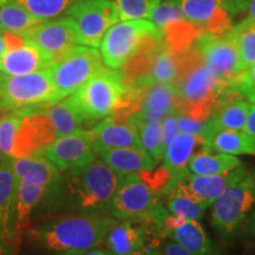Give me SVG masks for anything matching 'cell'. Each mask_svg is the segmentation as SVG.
I'll return each instance as SVG.
<instances>
[{
	"instance_id": "obj_7",
	"label": "cell",
	"mask_w": 255,
	"mask_h": 255,
	"mask_svg": "<svg viewBox=\"0 0 255 255\" xmlns=\"http://www.w3.org/2000/svg\"><path fill=\"white\" fill-rule=\"evenodd\" d=\"M122 180L103 159H94L70 170L69 187L83 208H95L111 202Z\"/></svg>"
},
{
	"instance_id": "obj_36",
	"label": "cell",
	"mask_w": 255,
	"mask_h": 255,
	"mask_svg": "<svg viewBox=\"0 0 255 255\" xmlns=\"http://www.w3.org/2000/svg\"><path fill=\"white\" fill-rule=\"evenodd\" d=\"M182 18H186V15L181 8L180 0H161L152 11L149 21H151L161 31L170 21Z\"/></svg>"
},
{
	"instance_id": "obj_21",
	"label": "cell",
	"mask_w": 255,
	"mask_h": 255,
	"mask_svg": "<svg viewBox=\"0 0 255 255\" xmlns=\"http://www.w3.org/2000/svg\"><path fill=\"white\" fill-rule=\"evenodd\" d=\"M15 178L11 158L0 155V240L6 245L14 241L11 231L12 212L15 199Z\"/></svg>"
},
{
	"instance_id": "obj_34",
	"label": "cell",
	"mask_w": 255,
	"mask_h": 255,
	"mask_svg": "<svg viewBox=\"0 0 255 255\" xmlns=\"http://www.w3.org/2000/svg\"><path fill=\"white\" fill-rule=\"evenodd\" d=\"M26 113L27 110L11 111L0 121V155L2 157L11 158L15 136Z\"/></svg>"
},
{
	"instance_id": "obj_29",
	"label": "cell",
	"mask_w": 255,
	"mask_h": 255,
	"mask_svg": "<svg viewBox=\"0 0 255 255\" xmlns=\"http://www.w3.org/2000/svg\"><path fill=\"white\" fill-rule=\"evenodd\" d=\"M41 23L13 0H0V32L25 34Z\"/></svg>"
},
{
	"instance_id": "obj_3",
	"label": "cell",
	"mask_w": 255,
	"mask_h": 255,
	"mask_svg": "<svg viewBox=\"0 0 255 255\" xmlns=\"http://www.w3.org/2000/svg\"><path fill=\"white\" fill-rule=\"evenodd\" d=\"M60 100L49 69L19 76L0 71V105L8 113L38 110Z\"/></svg>"
},
{
	"instance_id": "obj_15",
	"label": "cell",
	"mask_w": 255,
	"mask_h": 255,
	"mask_svg": "<svg viewBox=\"0 0 255 255\" xmlns=\"http://www.w3.org/2000/svg\"><path fill=\"white\" fill-rule=\"evenodd\" d=\"M92 131L95 155L109 149L141 146L135 126L123 117L110 115L92 128Z\"/></svg>"
},
{
	"instance_id": "obj_6",
	"label": "cell",
	"mask_w": 255,
	"mask_h": 255,
	"mask_svg": "<svg viewBox=\"0 0 255 255\" xmlns=\"http://www.w3.org/2000/svg\"><path fill=\"white\" fill-rule=\"evenodd\" d=\"M156 191L141 174L124 177L111 200V213L117 219H150L163 226L168 214L158 205Z\"/></svg>"
},
{
	"instance_id": "obj_19",
	"label": "cell",
	"mask_w": 255,
	"mask_h": 255,
	"mask_svg": "<svg viewBox=\"0 0 255 255\" xmlns=\"http://www.w3.org/2000/svg\"><path fill=\"white\" fill-rule=\"evenodd\" d=\"M97 156L122 178L143 171H150L157 163L142 146L109 149L100 152Z\"/></svg>"
},
{
	"instance_id": "obj_33",
	"label": "cell",
	"mask_w": 255,
	"mask_h": 255,
	"mask_svg": "<svg viewBox=\"0 0 255 255\" xmlns=\"http://www.w3.org/2000/svg\"><path fill=\"white\" fill-rule=\"evenodd\" d=\"M40 21L59 18L75 0H13Z\"/></svg>"
},
{
	"instance_id": "obj_39",
	"label": "cell",
	"mask_w": 255,
	"mask_h": 255,
	"mask_svg": "<svg viewBox=\"0 0 255 255\" xmlns=\"http://www.w3.org/2000/svg\"><path fill=\"white\" fill-rule=\"evenodd\" d=\"M180 132L177 122V113L169 115L162 120V141H163L164 149L167 148L171 139Z\"/></svg>"
},
{
	"instance_id": "obj_27",
	"label": "cell",
	"mask_w": 255,
	"mask_h": 255,
	"mask_svg": "<svg viewBox=\"0 0 255 255\" xmlns=\"http://www.w3.org/2000/svg\"><path fill=\"white\" fill-rule=\"evenodd\" d=\"M105 239L113 255H135L143 247L145 233L139 226L124 222L115 226Z\"/></svg>"
},
{
	"instance_id": "obj_23",
	"label": "cell",
	"mask_w": 255,
	"mask_h": 255,
	"mask_svg": "<svg viewBox=\"0 0 255 255\" xmlns=\"http://www.w3.org/2000/svg\"><path fill=\"white\" fill-rule=\"evenodd\" d=\"M161 33L169 49L176 53H183L195 45L199 38L205 33V30L188 18H182L165 25Z\"/></svg>"
},
{
	"instance_id": "obj_13",
	"label": "cell",
	"mask_w": 255,
	"mask_h": 255,
	"mask_svg": "<svg viewBox=\"0 0 255 255\" xmlns=\"http://www.w3.org/2000/svg\"><path fill=\"white\" fill-rule=\"evenodd\" d=\"M203 60L220 78L231 83L241 71L238 44L232 31L223 36L203 33L196 41Z\"/></svg>"
},
{
	"instance_id": "obj_26",
	"label": "cell",
	"mask_w": 255,
	"mask_h": 255,
	"mask_svg": "<svg viewBox=\"0 0 255 255\" xmlns=\"http://www.w3.org/2000/svg\"><path fill=\"white\" fill-rule=\"evenodd\" d=\"M169 193L167 202L169 213L186 220H200L209 207L205 201L191 193L184 178L178 181Z\"/></svg>"
},
{
	"instance_id": "obj_37",
	"label": "cell",
	"mask_w": 255,
	"mask_h": 255,
	"mask_svg": "<svg viewBox=\"0 0 255 255\" xmlns=\"http://www.w3.org/2000/svg\"><path fill=\"white\" fill-rule=\"evenodd\" d=\"M229 89L237 92L241 98H246L250 103L255 104V63L251 68L239 73L229 83Z\"/></svg>"
},
{
	"instance_id": "obj_11",
	"label": "cell",
	"mask_w": 255,
	"mask_h": 255,
	"mask_svg": "<svg viewBox=\"0 0 255 255\" xmlns=\"http://www.w3.org/2000/svg\"><path fill=\"white\" fill-rule=\"evenodd\" d=\"M24 37L39 49L51 65L63 59L78 44L75 25L65 15L41 21Z\"/></svg>"
},
{
	"instance_id": "obj_17",
	"label": "cell",
	"mask_w": 255,
	"mask_h": 255,
	"mask_svg": "<svg viewBox=\"0 0 255 255\" xmlns=\"http://www.w3.org/2000/svg\"><path fill=\"white\" fill-rule=\"evenodd\" d=\"M200 145H203V138L201 136L189 132H178L165 148L163 168L170 176L171 189L178 181L187 176L191 156Z\"/></svg>"
},
{
	"instance_id": "obj_46",
	"label": "cell",
	"mask_w": 255,
	"mask_h": 255,
	"mask_svg": "<svg viewBox=\"0 0 255 255\" xmlns=\"http://www.w3.org/2000/svg\"><path fill=\"white\" fill-rule=\"evenodd\" d=\"M6 246H7V245L0 240V255H8L7 250H6Z\"/></svg>"
},
{
	"instance_id": "obj_44",
	"label": "cell",
	"mask_w": 255,
	"mask_h": 255,
	"mask_svg": "<svg viewBox=\"0 0 255 255\" xmlns=\"http://www.w3.org/2000/svg\"><path fill=\"white\" fill-rule=\"evenodd\" d=\"M5 51H6V46L4 41V36H2V32H0V57L4 55Z\"/></svg>"
},
{
	"instance_id": "obj_31",
	"label": "cell",
	"mask_w": 255,
	"mask_h": 255,
	"mask_svg": "<svg viewBox=\"0 0 255 255\" xmlns=\"http://www.w3.org/2000/svg\"><path fill=\"white\" fill-rule=\"evenodd\" d=\"M238 44L241 71H245L255 63V20L247 18L232 30Z\"/></svg>"
},
{
	"instance_id": "obj_42",
	"label": "cell",
	"mask_w": 255,
	"mask_h": 255,
	"mask_svg": "<svg viewBox=\"0 0 255 255\" xmlns=\"http://www.w3.org/2000/svg\"><path fill=\"white\" fill-rule=\"evenodd\" d=\"M246 11H247V15H248L247 18L254 19L255 20V0H250Z\"/></svg>"
},
{
	"instance_id": "obj_5",
	"label": "cell",
	"mask_w": 255,
	"mask_h": 255,
	"mask_svg": "<svg viewBox=\"0 0 255 255\" xmlns=\"http://www.w3.org/2000/svg\"><path fill=\"white\" fill-rule=\"evenodd\" d=\"M151 21L122 20L108 30L101 43V53L108 68L122 69L142 49L145 41L159 33Z\"/></svg>"
},
{
	"instance_id": "obj_18",
	"label": "cell",
	"mask_w": 255,
	"mask_h": 255,
	"mask_svg": "<svg viewBox=\"0 0 255 255\" xmlns=\"http://www.w3.org/2000/svg\"><path fill=\"white\" fill-rule=\"evenodd\" d=\"M51 63L32 41L25 38L20 46L6 49L0 57V71L8 76L26 75L47 70Z\"/></svg>"
},
{
	"instance_id": "obj_16",
	"label": "cell",
	"mask_w": 255,
	"mask_h": 255,
	"mask_svg": "<svg viewBox=\"0 0 255 255\" xmlns=\"http://www.w3.org/2000/svg\"><path fill=\"white\" fill-rule=\"evenodd\" d=\"M251 104L242 101L237 92L228 89L221 103L206 122L202 138L205 139L220 130H244Z\"/></svg>"
},
{
	"instance_id": "obj_9",
	"label": "cell",
	"mask_w": 255,
	"mask_h": 255,
	"mask_svg": "<svg viewBox=\"0 0 255 255\" xmlns=\"http://www.w3.org/2000/svg\"><path fill=\"white\" fill-rule=\"evenodd\" d=\"M255 205V171H246L213 202L212 223L223 237L234 233Z\"/></svg>"
},
{
	"instance_id": "obj_47",
	"label": "cell",
	"mask_w": 255,
	"mask_h": 255,
	"mask_svg": "<svg viewBox=\"0 0 255 255\" xmlns=\"http://www.w3.org/2000/svg\"><path fill=\"white\" fill-rule=\"evenodd\" d=\"M6 114H8V111L6 110L2 105H0V121H1V119L5 116Z\"/></svg>"
},
{
	"instance_id": "obj_45",
	"label": "cell",
	"mask_w": 255,
	"mask_h": 255,
	"mask_svg": "<svg viewBox=\"0 0 255 255\" xmlns=\"http://www.w3.org/2000/svg\"><path fill=\"white\" fill-rule=\"evenodd\" d=\"M250 229H251V233H252V234H253L254 237H255V210L253 212V215H252Z\"/></svg>"
},
{
	"instance_id": "obj_40",
	"label": "cell",
	"mask_w": 255,
	"mask_h": 255,
	"mask_svg": "<svg viewBox=\"0 0 255 255\" xmlns=\"http://www.w3.org/2000/svg\"><path fill=\"white\" fill-rule=\"evenodd\" d=\"M164 255H194L190 252H188L186 248L177 244L175 241H170L165 245L164 248Z\"/></svg>"
},
{
	"instance_id": "obj_22",
	"label": "cell",
	"mask_w": 255,
	"mask_h": 255,
	"mask_svg": "<svg viewBox=\"0 0 255 255\" xmlns=\"http://www.w3.org/2000/svg\"><path fill=\"white\" fill-rule=\"evenodd\" d=\"M210 150L228 155H255V139L245 130H220L203 139Z\"/></svg>"
},
{
	"instance_id": "obj_20",
	"label": "cell",
	"mask_w": 255,
	"mask_h": 255,
	"mask_svg": "<svg viewBox=\"0 0 255 255\" xmlns=\"http://www.w3.org/2000/svg\"><path fill=\"white\" fill-rule=\"evenodd\" d=\"M246 171L241 165L228 173L218 175H187L184 181L194 195L210 206L232 183L244 176Z\"/></svg>"
},
{
	"instance_id": "obj_30",
	"label": "cell",
	"mask_w": 255,
	"mask_h": 255,
	"mask_svg": "<svg viewBox=\"0 0 255 255\" xmlns=\"http://www.w3.org/2000/svg\"><path fill=\"white\" fill-rule=\"evenodd\" d=\"M170 233L175 242L194 255H210L213 253L212 242L197 220H186Z\"/></svg>"
},
{
	"instance_id": "obj_8",
	"label": "cell",
	"mask_w": 255,
	"mask_h": 255,
	"mask_svg": "<svg viewBox=\"0 0 255 255\" xmlns=\"http://www.w3.org/2000/svg\"><path fill=\"white\" fill-rule=\"evenodd\" d=\"M64 15L75 25L79 45L96 49L108 30L120 21L113 0H75Z\"/></svg>"
},
{
	"instance_id": "obj_12",
	"label": "cell",
	"mask_w": 255,
	"mask_h": 255,
	"mask_svg": "<svg viewBox=\"0 0 255 255\" xmlns=\"http://www.w3.org/2000/svg\"><path fill=\"white\" fill-rule=\"evenodd\" d=\"M43 155L59 171L84 167L95 159L94 131L78 129L58 137L44 150Z\"/></svg>"
},
{
	"instance_id": "obj_14",
	"label": "cell",
	"mask_w": 255,
	"mask_h": 255,
	"mask_svg": "<svg viewBox=\"0 0 255 255\" xmlns=\"http://www.w3.org/2000/svg\"><path fill=\"white\" fill-rule=\"evenodd\" d=\"M56 138V130L49 117L39 109L27 110L15 136L11 158L43 154Z\"/></svg>"
},
{
	"instance_id": "obj_35",
	"label": "cell",
	"mask_w": 255,
	"mask_h": 255,
	"mask_svg": "<svg viewBox=\"0 0 255 255\" xmlns=\"http://www.w3.org/2000/svg\"><path fill=\"white\" fill-rule=\"evenodd\" d=\"M120 14V20H138L150 18L161 0H113Z\"/></svg>"
},
{
	"instance_id": "obj_10",
	"label": "cell",
	"mask_w": 255,
	"mask_h": 255,
	"mask_svg": "<svg viewBox=\"0 0 255 255\" xmlns=\"http://www.w3.org/2000/svg\"><path fill=\"white\" fill-rule=\"evenodd\" d=\"M104 68L103 57L96 47L77 45L63 59L52 64L49 72L59 97L63 100L75 94Z\"/></svg>"
},
{
	"instance_id": "obj_4",
	"label": "cell",
	"mask_w": 255,
	"mask_h": 255,
	"mask_svg": "<svg viewBox=\"0 0 255 255\" xmlns=\"http://www.w3.org/2000/svg\"><path fill=\"white\" fill-rule=\"evenodd\" d=\"M123 91L121 71L104 68L72 94L70 100L84 122L91 123L113 115L122 100Z\"/></svg>"
},
{
	"instance_id": "obj_2",
	"label": "cell",
	"mask_w": 255,
	"mask_h": 255,
	"mask_svg": "<svg viewBox=\"0 0 255 255\" xmlns=\"http://www.w3.org/2000/svg\"><path fill=\"white\" fill-rule=\"evenodd\" d=\"M116 225V220L101 215H72L49 223L34 234L55 253L83 255L98 246Z\"/></svg>"
},
{
	"instance_id": "obj_43",
	"label": "cell",
	"mask_w": 255,
	"mask_h": 255,
	"mask_svg": "<svg viewBox=\"0 0 255 255\" xmlns=\"http://www.w3.org/2000/svg\"><path fill=\"white\" fill-rule=\"evenodd\" d=\"M83 255H113L110 252L104 250H91Z\"/></svg>"
},
{
	"instance_id": "obj_1",
	"label": "cell",
	"mask_w": 255,
	"mask_h": 255,
	"mask_svg": "<svg viewBox=\"0 0 255 255\" xmlns=\"http://www.w3.org/2000/svg\"><path fill=\"white\" fill-rule=\"evenodd\" d=\"M174 87L178 96V113L206 123L227 94L229 83L207 65L194 45L182 53V66Z\"/></svg>"
},
{
	"instance_id": "obj_38",
	"label": "cell",
	"mask_w": 255,
	"mask_h": 255,
	"mask_svg": "<svg viewBox=\"0 0 255 255\" xmlns=\"http://www.w3.org/2000/svg\"><path fill=\"white\" fill-rule=\"evenodd\" d=\"M177 122L180 132H189L202 137V132L205 130L206 123L194 120L193 117L182 113H177Z\"/></svg>"
},
{
	"instance_id": "obj_24",
	"label": "cell",
	"mask_w": 255,
	"mask_h": 255,
	"mask_svg": "<svg viewBox=\"0 0 255 255\" xmlns=\"http://www.w3.org/2000/svg\"><path fill=\"white\" fill-rule=\"evenodd\" d=\"M250 0H180L186 18L202 26L210 15L220 8H226L233 17L246 11Z\"/></svg>"
},
{
	"instance_id": "obj_41",
	"label": "cell",
	"mask_w": 255,
	"mask_h": 255,
	"mask_svg": "<svg viewBox=\"0 0 255 255\" xmlns=\"http://www.w3.org/2000/svg\"><path fill=\"white\" fill-rule=\"evenodd\" d=\"M244 130L255 139V104H251V109L248 113Z\"/></svg>"
},
{
	"instance_id": "obj_32",
	"label": "cell",
	"mask_w": 255,
	"mask_h": 255,
	"mask_svg": "<svg viewBox=\"0 0 255 255\" xmlns=\"http://www.w3.org/2000/svg\"><path fill=\"white\" fill-rule=\"evenodd\" d=\"M138 132L139 144L156 162L163 159L164 146L162 141V121L150 120L145 122H131Z\"/></svg>"
},
{
	"instance_id": "obj_25",
	"label": "cell",
	"mask_w": 255,
	"mask_h": 255,
	"mask_svg": "<svg viewBox=\"0 0 255 255\" xmlns=\"http://www.w3.org/2000/svg\"><path fill=\"white\" fill-rule=\"evenodd\" d=\"M239 167H241V161L237 156L222 154L203 146L202 150L195 151L191 156L188 170L193 175H218Z\"/></svg>"
},
{
	"instance_id": "obj_28",
	"label": "cell",
	"mask_w": 255,
	"mask_h": 255,
	"mask_svg": "<svg viewBox=\"0 0 255 255\" xmlns=\"http://www.w3.org/2000/svg\"><path fill=\"white\" fill-rule=\"evenodd\" d=\"M39 110L45 114L52 122L57 138L82 129L81 127L85 123L70 97L63 98L56 103L40 108Z\"/></svg>"
}]
</instances>
